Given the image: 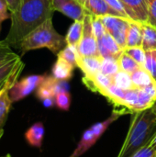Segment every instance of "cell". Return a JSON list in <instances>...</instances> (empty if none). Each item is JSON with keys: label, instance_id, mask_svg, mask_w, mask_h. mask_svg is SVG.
Segmentation results:
<instances>
[{"label": "cell", "instance_id": "6da1fadb", "mask_svg": "<svg viewBox=\"0 0 156 157\" xmlns=\"http://www.w3.org/2000/svg\"><path fill=\"white\" fill-rule=\"evenodd\" d=\"M53 12L52 0H21L17 12L10 14L11 25L4 41L17 47L28 34L51 18Z\"/></svg>", "mask_w": 156, "mask_h": 157}, {"label": "cell", "instance_id": "7a4b0ae2", "mask_svg": "<svg viewBox=\"0 0 156 157\" xmlns=\"http://www.w3.org/2000/svg\"><path fill=\"white\" fill-rule=\"evenodd\" d=\"M129 132L117 157H130L148 144L156 132V113L153 109L131 113Z\"/></svg>", "mask_w": 156, "mask_h": 157}, {"label": "cell", "instance_id": "3957f363", "mask_svg": "<svg viewBox=\"0 0 156 157\" xmlns=\"http://www.w3.org/2000/svg\"><path fill=\"white\" fill-rule=\"evenodd\" d=\"M66 46L65 37L59 34L53 27L52 17L47 19L28 34L17 46L22 53L31 50L47 48L58 54Z\"/></svg>", "mask_w": 156, "mask_h": 157}, {"label": "cell", "instance_id": "277c9868", "mask_svg": "<svg viewBox=\"0 0 156 157\" xmlns=\"http://www.w3.org/2000/svg\"><path fill=\"white\" fill-rule=\"evenodd\" d=\"M127 112L129 111L125 109H114L112 114L107 120L97 122L90 128H88L87 130H86L82 134V137L77 146L75 147L70 157H80L86 152H87L99 140V138L104 134L108 128L120 116L126 114Z\"/></svg>", "mask_w": 156, "mask_h": 157}, {"label": "cell", "instance_id": "5b68a950", "mask_svg": "<svg viewBox=\"0 0 156 157\" xmlns=\"http://www.w3.org/2000/svg\"><path fill=\"white\" fill-rule=\"evenodd\" d=\"M84 29L81 40L77 46L80 57H100L97 48V40L92 27V16L87 14L84 18ZM101 58V57H100Z\"/></svg>", "mask_w": 156, "mask_h": 157}, {"label": "cell", "instance_id": "8992f818", "mask_svg": "<svg viewBox=\"0 0 156 157\" xmlns=\"http://www.w3.org/2000/svg\"><path fill=\"white\" fill-rule=\"evenodd\" d=\"M46 75H32L26 76L20 80H17L14 86L8 90V94L11 101L17 102L28 96H29L34 90H37L39 86L42 83Z\"/></svg>", "mask_w": 156, "mask_h": 157}, {"label": "cell", "instance_id": "52a82bcc", "mask_svg": "<svg viewBox=\"0 0 156 157\" xmlns=\"http://www.w3.org/2000/svg\"><path fill=\"white\" fill-rule=\"evenodd\" d=\"M102 22L106 28L107 32H108L120 47L123 50L126 49V39L127 32L129 29L130 22L132 20L114 16H105L101 17Z\"/></svg>", "mask_w": 156, "mask_h": 157}, {"label": "cell", "instance_id": "ba28073f", "mask_svg": "<svg viewBox=\"0 0 156 157\" xmlns=\"http://www.w3.org/2000/svg\"><path fill=\"white\" fill-rule=\"evenodd\" d=\"M54 11H59L74 21H83L88 13L83 4L77 0H52Z\"/></svg>", "mask_w": 156, "mask_h": 157}, {"label": "cell", "instance_id": "9c48e42d", "mask_svg": "<svg viewBox=\"0 0 156 157\" xmlns=\"http://www.w3.org/2000/svg\"><path fill=\"white\" fill-rule=\"evenodd\" d=\"M97 48L102 59L113 57L119 60V58L124 52V50L120 47V45L108 32H106L100 39L97 40Z\"/></svg>", "mask_w": 156, "mask_h": 157}, {"label": "cell", "instance_id": "30bf717a", "mask_svg": "<svg viewBox=\"0 0 156 157\" xmlns=\"http://www.w3.org/2000/svg\"><path fill=\"white\" fill-rule=\"evenodd\" d=\"M121 2L131 20L141 23L148 21L147 0H121Z\"/></svg>", "mask_w": 156, "mask_h": 157}, {"label": "cell", "instance_id": "8fae6325", "mask_svg": "<svg viewBox=\"0 0 156 157\" xmlns=\"http://www.w3.org/2000/svg\"><path fill=\"white\" fill-rule=\"evenodd\" d=\"M84 85L92 92L98 93L103 95L106 89L113 84L112 77H109L101 72L93 75V76H86L84 75L82 78Z\"/></svg>", "mask_w": 156, "mask_h": 157}, {"label": "cell", "instance_id": "7c38bea8", "mask_svg": "<svg viewBox=\"0 0 156 157\" xmlns=\"http://www.w3.org/2000/svg\"><path fill=\"white\" fill-rule=\"evenodd\" d=\"M85 7L91 16L95 17H105V16H114L121 17L120 13L111 8L105 0H86Z\"/></svg>", "mask_w": 156, "mask_h": 157}, {"label": "cell", "instance_id": "4fadbf2b", "mask_svg": "<svg viewBox=\"0 0 156 157\" xmlns=\"http://www.w3.org/2000/svg\"><path fill=\"white\" fill-rule=\"evenodd\" d=\"M45 135V128L42 122L39 121L32 124L25 132L24 137L26 142L31 147L40 149L42 146L43 139Z\"/></svg>", "mask_w": 156, "mask_h": 157}, {"label": "cell", "instance_id": "5bb4252c", "mask_svg": "<svg viewBox=\"0 0 156 157\" xmlns=\"http://www.w3.org/2000/svg\"><path fill=\"white\" fill-rule=\"evenodd\" d=\"M101 61L100 57H79L77 67L84 73V75L93 76L101 72Z\"/></svg>", "mask_w": 156, "mask_h": 157}, {"label": "cell", "instance_id": "9a60e30c", "mask_svg": "<svg viewBox=\"0 0 156 157\" xmlns=\"http://www.w3.org/2000/svg\"><path fill=\"white\" fill-rule=\"evenodd\" d=\"M58 79L54 78L52 75H46L42 83L39 86L36 90V96L39 99L43 100L45 98H55L56 96V86Z\"/></svg>", "mask_w": 156, "mask_h": 157}, {"label": "cell", "instance_id": "2e32d148", "mask_svg": "<svg viewBox=\"0 0 156 157\" xmlns=\"http://www.w3.org/2000/svg\"><path fill=\"white\" fill-rule=\"evenodd\" d=\"M74 68L75 67H74L71 63L58 57L51 69L52 76L58 80L68 81L72 78Z\"/></svg>", "mask_w": 156, "mask_h": 157}, {"label": "cell", "instance_id": "e0dca14e", "mask_svg": "<svg viewBox=\"0 0 156 157\" xmlns=\"http://www.w3.org/2000/svg\"><path fill=\"white\" fill-rule=\"evenodd\" d=\"M143 44V28L142 23L138 21H131L127 32L126 48L142 47Z\"/></svg>", "mask_w": 156, "mask_h": 157}, {"label": "cell", "instance_id": "ac0fdd59", "mask_svg": "<svg viewBox=\"0 0 156 157\" xmlns=\"http://www.w3.org/2000/svg\"><path fill=\"white\" fill-rule=\"evenodd\" d=\"M143 28V49L147 52L156 51V28L149 23H142Z\"/></svg>", "mask_w": 156, "mask_h": 157}, {"label": "cell", "instance_id": "d6986e66", "mask_svg": "<svg viewBox=\"0 0 156 157\" xmlns=\"http://www.w3.org/2000/svg\"><path fill=\"white\" fill-rule=\"evenodd\" d=\"M20 62L21 59L17 53L0 61V82L6 79Z\"/></svg>", "mask_w": 156, "mask_h": 157}, {"label": "cell", "instance_id": "ffe728a7", "mask_svg": "<svg viewBox=\"0 0 156 157\" xmlns=\"http://www.w3.org/2000/svg\"><path fill=\"white\" fill-rule=\"evenodd\" d=\"M131 77L133 86L136 88H143L155 81L154 77L151 75V74L143 66H141L132 74H131Z\"/></svg>", "mask_w": 156, "mask_h": 157}, {"label": "cell", "instance_id": "44dd1931", "mask_svg": "<svg viewBox=\"0 0 156 157\" xmlns=\"http://www.w3.org/2000/svg\"><path fill=\"white\" fill-rule=\"evenodd\" d=\"M84 21V20H83ZM83 21H74L71 27L68 29V32L65 36V41L66 45L77 47L82 35H83V29H84V23Z\"/></svg>", "mask_w": 156, "mask_h": 157}, {"label": "cell", "instance_id": "7402d4cb", "mask_svg": "<svg viewBox=\"0 0 156 157\" xmlns=\"http://www.w3.org/2000/svg\"><path fill=\"white\" fill-rule=\"evenodd\" d=\"M126 90H123L120 87H118L116 85L112 84L110 86H108L104 94V96L112 105L114 106V109H121L122 100L124 98Z\"/></svg>", "mask_w": 156, "mask_h": 157}, {"label": "cell", "instance_id": "603a6c76", "mask_svg": "<svg viewBox=\"0 0 156 157\" xmlns=\"http://www.w3.org/2000/svg\"><path fill=\"white\" fill-rule=\"evenodd\" d=\"M9 89L10 88H6L0 94V131L3 130V127L7 120L11 105L13 103L8 94Z\"/></svg>", "mask_w": 156, "mask_h": 157}, {"label": "cell", "instance_id": "cb8c5ba5", "mask_svg": "<svg viewBox=\"0 0 156 157\" xmlns=\"http://www.w3.org/2000/svg\"><path fill=\"white\" fill-rule=\"evenodd\" d=\"M155 100L150 95H148L143 89L138 88V102L134 108L133 112L143 111V110L152 109L154 105L155 104Z\"/></svg>", "mask_w": 156, "mask_h": 157}, {"label": "cell", "instance_id": "d4e9b609", "mask_svg": "<svg viewBox=\"0 0 156 157\" xmlns=\"http://www.w3.org/2000/svg\"><path fill=\"white\" fill-rule=\"evenodd\" d=\"M113 84L116 85L118 87L123 89V90H130L132 88H136L133 86V83L131 81V74L123 71V70H120L113 77Z\"/></svg>", "mask_w": 156, "mask_h": 157}, {"label": "cell", "instance_id": "484cf974", "mask_svg": "<svg viewBox=\"0 0 156 157\" xmlns=\"http://www.w3.org/2000/svg\"><path fill=\"white\" fill-rule=\"evenodd\" d=\"M120 70L119 61L113 57H107L103 58L101 61V73L109 76L113 77Z\"/></svg>", "mask_w": 156, "mask_h": 157}, {"label": "cell", "instance_id": "4316f807", "mask_svg": "<svg viewBox=\"0 0 156 157\" xmlns=\"http://www.w3.org/2000/svg\"><path fill=\"white\" fill-rule=\"evenodd\" d=\"M57 57H60L69 63H71L74 67H77V61L79 59V54L77 51V47L66 45L58 54Z\"/></svg>", "mask_w": 156, "mask_h": 157}, {"label": "cell", "instance_id": "83f0119b", "mask_svg": "<svg viewBox=\"0 0 156 157\" xmlns=\"http://www.w3.org/2000/svg\"><path fill=\"white\" fill-rule=\"evenodd\" d=\"M137 102H138V88L126 90L124 98L122 100L121 109H125L129 112L132 113Z\"/></svg>", "mask_w": 156, "mask_h": 157}, {"label": "cell", "instance_id": "f1b7e54d", "mask_svg": "<svg viewBox=\"0 0 156 157\" xmlns=\"http://www.w3.org/2000/svg\"><path fill=\"white\" fill-rule=\"evenodd\" d=\"M24 63L21 61L18 64H17V66L15 68V70L12 72V74L6 78V79H5L4 81H2V82H0V94L5 90V89H6V88H11L13 86H14V84L18 80V77H19V75H20V74H21V72H22V70L24 69Z\"/></svg>", "mask_w": 156, "mask_h": 157}, {"label": "cell", "instance_id": "f546056e", "mask_svg": "<svg viewBox=\"0 0 156 157\" xmlns=\"http://www.w3.org/2000/svg\"><path fill=\"white\" fill-rule=\"evenodd\" d=\"M118 61L120 70H123L129 74H132L134 71H136L138 68L141 67V65L136 61H134L131 56H129L125 52L121 54V56L119 58Z\"/></svg>", "mask_w": 156, "mask_h": 157}, {"label": "cell", "instance_id": "4dcf8cb0", "mask_svg": "<svg viewBox=\"0 0 156 157\" xmlns=\"http://www.w3.org/2000/svg\"><path fill=\"white\" fill-rule=\"evenodd\" d=\"M124 52L131 56L134 61H136L141 66H143L146 61V52L143 49V47H131L126 48Z\"/></svg>", "mask_w": 156, "mask_h": 157}, {"label": "cell", "instance_id": "1f68e13d", "mask_svg": "<svg viewBox=\"0 0 156 157\" xmlns=\"http://www.w3.org/2000/svg\"><path fill=\"white\" fill-rule=\"evenodd\" d=\"M55 105L61 109L67 111L71 106V95L69 92H62L55 96Z\"/></svg>", "mask_w": 156, "mask_h": 157}, {"label": "cell", "instance_id": "d6a6232c", "mask_svg": "<svg viewBox=\"0 0 156 157\" xmlns=\"http://www.w3.org/2000/svg\"><path fill=\"white\" fill-rule=\"evenodd\" d=\"M143 67L151 74L156 81V51L146 52V61Z\"/></svg>", "mask_w": 156, "mask_h": 157}, {"label": "cell", "instance_id": "836d02e7", "mask_svg": "<svg viewBox=\"0 0 156 157\" xmlns=\"http://www.w3.org/2000/svg\"><path fill=\"white\" fill-rule=\"evenodd\" d=\"M92 27H93V30H94V33H95L97 40L100 39L107 32L106 28L102 22L101 17L92 16Z\"/></svg>", "mask_w": 156, "mask_h": 157}, {"label": "cell", "instance_id": "e575fe53", "mask_svg": "<svg viewBox=\"0 0 156 157\" xmlns=\"http://www.w3.org/2000/svg\"><path fill=\"white\" fill-rule=\"evenodd\" d=\"M105 1L108 3V5L111 8H113V9H114L115 11H117L118 13H120V14L121 15L122 17L131 20V19L130 18V17H129V15H128V13H127V11H126V8H125L123 3L121 2V0H105Z\"/></svg>", "mask_w": 156, "mask_h": 157}, {"label": "cell", "instance_id": "d590c367", "mask_svg": "<svg viewBox=\"0 0 156 157\" xmlns=\"http://www.w3.org/2000/svg\"><path fill=\"white\" fill-rule=\"evenodd\" d=\"M148 21L147 23L156 28V0H147Z\"/></svg>", "mask_w": 156, "mask_h": 157}, {"label": "cell", "instance_id": "8d00e7d4", "mask_svg": "<svg viewBox=\"0 0 156 157\" xmlns=\"http://www.w3.org/2000/svg\"><path fill=\"white\" fill-rule=\"evenodd\" d=\"M130 157H156V151L148 144L136 151Z\"/></svg>", "mask_w": 156, "mask_h": 157}, {"label": "cell", "instance_id": "74e56055", "mask_svg": "<svg viewBox=\"0 0 156 157\" xmlns=\"http://www.w3.org/2000/svg\"><path fill=\"white\" fill-rule=\"evenodd\" d=\"M15 52H12L11 46L8 45L7 43H6L4 40H2L0 42V61L13 55Z\"/></svg>", "mask_w": 156, "mask_h": 157}, {"label": "cell", "instance_id": "f35d334b", "mask_svg": "<svg viewBox=\"0 0 156 157\" xmlns=\"http://www.w3.org/2000/svg\"><path fill=\"white\" fill-rule=\"evenodd\" d=\"M8 10L9 9L6 0H0V24L11 17V15L8 13Z\"/></svg>", "mask_w": 156, "mask_h": 157}, {"label": "cell", "instance_id": "ab89813d", "mask_svg": "<svg viewBox=\"0 0 156 157\" xmlns=\"http://www.w3.org/2000/svg\"><path fill=\"white\" fill-rule=\"evenodd\" d=\"M6 2L7 4L10 14H13V13L17 12V10L18 9L21 0H6Z\"/></svg>", "mask_w": 156, "mask_h": 157}, {"label": "cell", "instance_id": "60d3db41", "mask_svg": "<svg viewBox=\"0 0 156 157\" xmlns=\"http://www.w3.org/2000/svg\"><path fill=\"white\" fill-rule=\"evenodd\" d=\"M142 89H143L148 95H150L156 101V81H154L152 84H150L147 86L143 87Z\"/></svg>", "mask_w": 156, "mask_h": 157}, {"label": "cell", "instance_id": "b9f144b4", "mask_svg": "<svg viewBox=\"0 0 156 157\" xmlns=\"http://www.w3.org/2000/svg\"><path fill=\"white\" fill-rule=\"evenodd\" d=\"M41 101L45 108H51V107H53V105H55V98H45Z\"/></svg>", "mask_w": 156, "mask_h": 157}, {"label": "cell", "instance_id": "7bdbcfd3", "mask_svg": "<svg viewBox=\"0 0 156 157\" xmlns=\"http://www.w3.org/2000/svg\"><path fill=\"white\" fill-rule=\"evenodd\" d=\"M149 144H150V146H151V147H153V148H154V149L156 151V132H155V133L154 134L153 138L151 139V141H150Z\"/></svg>", "mask_w": 156, "mask_h": 157}, {"label": "cell", "instance_id": "ee69618b", "mask_svg": "<svg viewBox=\"0 0 156 157\" xmlns=\"http://www.w3.org/2000/svg\"><path fill=\"white\" fill-rule=\"evenodd\" d=\"M3 135H4V130L0 131V140H1V138L3 137Z\"/></svg>", "mask_w": 156, "mask_h": 157}, {"label": "cell", "instance_id": "f6af8a7d", "mask_svg": "<svg viewBox=\"0 0 156 157\" xmlns=\"http://www.w3.org/2000/svg\"><path fill=\"white\" fill-rule=\"evenodd\" d=\"M77 1H79L81 4H83L84 6H85V3H86V0H77Z\"/></svg>", "mask_w": 156, "mask_h": 157}, {"label": "cell", "instance_id": "bcb514c9", "mask_svg": "<svg viewBox=\"0 0 156 157\" xmlns=\"http://www.w3.org/2000/svg\"><path fill=\"white\" fill-rule=\"evenodd\" d=\"M152 109H153V110H154V112L156 113V102H155V104L154 105V107H153Z\"/></svg>", "mask_w": 156, "mask_h": 157}, {"label": "cell", "instance_id": "7dc6e473", "mask_svg": "<svg viewBox=\"0 0 156 157\" xmlns=\"http://www.w3.org/2000/svg\"><path fill=\"white\" fill-rule=\"evenodd\" d=\"M1 157H11V155H10L9 154H6V155H3V156H1Z\"/></svg>", "mask_w": 156, "mask_h": 157}, {"label": "cell", "instance_id": "c3c4849f", "mask_svg": "<svg viewBox=\"0 0 156 157\" xmlns=\"http://www.w3.org/2000/svg\"><path fill=\"white\" fill-rule=\"evenodd\" d=\"M0 42H1V41H0Z\"/></svg>", "mask_w": 156, "mask_h": 157}]
</instances>
